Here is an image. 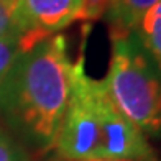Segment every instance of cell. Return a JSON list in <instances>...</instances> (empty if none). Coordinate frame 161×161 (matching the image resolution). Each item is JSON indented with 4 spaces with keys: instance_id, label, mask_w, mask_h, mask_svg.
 <instances>
[{
    "instance_id": "cell-5",
    "label": "cell",
    "mask_w": 161,
    "mask_h": 161,
    "mask_svg": "<svg viewBox=\"0 0 161 161\" xmlns=\"http://www.w3.org/2000/svg\"><path fill=\"white\" fill-rule=\"evenodd\" d=\"M158 0H108L107 8L110 10L112 31L130 33L136 30L138 21Z\"/></svg>"
},
{
    "instance_id": "cell-8",
    "label": "cell",
    "mask_w": 161,
    "mask_h": 161,
    "mask_svg": "<svg viewBox=\"0 0 161 161\" xmlns=\"http://www.w3.org/2000/svg\"><path fill=\"white\" fill-rule=\"evenodd\" d=\"M13 33H20V31L15 28V23H13L12 10L5 3L0 2V38L13 35Z\"/></svg>"
},
{
    "instance_id": "cell-3",
    "label": "cell",
    "mask_w": 161,
    "mask_h": 161,
    "mask_svg": "<svg viewBox=\"0 0 161 161\" xmlns=\"http://www.w3.org/2000/svg\"><path fill=\"white\" fill-rule=\"evenodd\" d=\"M112 35V58L105 89L114 105L142 133L161 130V80L145 56L128 40V33Z\"/></svg>"
},
{
    "instance_id": "cell-9",
    "label": "cell",
    "mask_w": 161,
    "mask_h": 161,
    "mask_svg": "<svg viewBox=\"0 0 161 161\" xmlns=\"http://www.w3.org/2000/svg\"><path fill=\"white\" fill-rule=\"evenodd\" d=\"M0 161H18V153L8 136L0 131Z\"/></svg>"
},
{
    "instance_id": "cell-2",
    "label": "cell",
    "mask_w": 161,
    "mask_h": 161,
    "mask_svg": "<svg viewBox=\"0 0 161 161\" xmlns=\"http://www.w3.org/2000/svg\"><path fill=\"white\" fill-rule=\"evenodd\" d=\"M68 43L59 33L23 49L0 86V108L13 125L51 150L71 91Z\"/></svg>"
},
{
    "instance_id": "cell-6",
    "label": "cell",
    "mask_w": 161,
    "mask_h": 161,
    "mask_svg": "<svg viewBox=\"0 0 161 161\" xmlns=\"http://www.w3.org/2000/svg\"><path fill=\"white\" fill-rule=\"evenodd\" d=\"M136 30L140 33L145 48L151 53L161 68V0L146 10L142 20L138 21Z\"/></svg>"
},
{
    "instance_id": "cell-10",
    "label": "cell",
    "mask_w": 161,
    "mask_h": 161,
    "mask_svg": "<svg viewBox=\"0 0 161 161\" xmlns=\"http://www.w3.org/2000/svg\"><path fill=\"white\" fill-rule=\"evenodd\" d=\"M0 2L5 3V5H7V7H8V8L12 10V7H13V3H15V0H0Z\"/></svg>"
},
{
    "instance_id": "cell-4",
    "label": "cell",
    "mask_w": 161,
    "mask_h": 161,
    "mask_svg": "<svg viewBox=\"0 0 161 161\" xmlns=\"http://www.w3.org/2000/svg\"><path fill=\"white\" fill-rule=\"evenodd\" d=\"M12 18L20 33L54 35L79 20H94L91 0H15Z\"/></svg>"
},
{
    "instance_id": "cell-11",
    "label": "cell",
    "mask_w": 161,
    "mask_h": 161,
    "mask_svg": "<svg viewBox=\"0 0 161 161\" xmlns=\"http://www.w3.org/2000/svg\"><path fill=\"white\" fill-rule=\"evenodd\" d=\"M92 161H130V159H92Z\"/></svg>"
},
{
    "instance_id": "cell-7",
    "label": "cell",
    "mask_w": 161,
    "mask_h": 161,
    "mask_svg": "<svg viewBox=\"0 0 161 161\" xmlns=\"http://www.w3.org/2000/svg\"><path fill=\"white\" fill-rule=\"evenodd\" d=\"M21 51H23L21 33H13L0 38V86Z\"/></svg>"
},
{
    "instance_id": "cell-1",
    "label": "cell",
    "mask_w": 161,
    "mask_h": 161,
    "mask_svg": "<svg viewBox=\"0 0 161 161\" xmlns=\"http://www.w3.org/2000/svg\"><path fill=\"white\" fill-rule=\"evenodd\" d=\"M53 150L59 161H155L145 133L114 105L104 79L87 76L84 54L71 66L69 100Z\"/></svg>"
}]
</instances>
